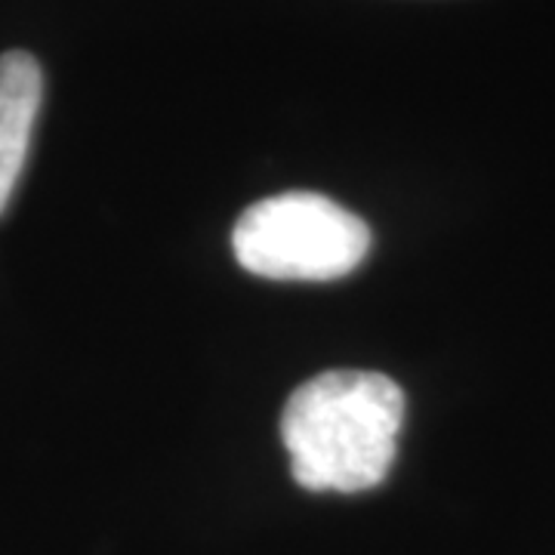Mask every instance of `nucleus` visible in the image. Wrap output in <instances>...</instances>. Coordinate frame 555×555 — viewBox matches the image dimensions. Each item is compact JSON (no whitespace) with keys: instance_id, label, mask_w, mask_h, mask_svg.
Returning a JSON list of instances; mask_svg holds the SVG:
<instances>
[{"instance_id":"2","label":"nucleus","mask_w":555,"mask_h":555,"mask_svg":"<svg viewBox=\"0 0 555 555\" xmlns=\"http://www.w3.org/2000/svg\"><path fill=\"white\" fill-rule=\"evenodd\" d=\"M235 259L272 281H334L356 272L371 229L352 210L315 192H284L247 207L232 229Z\"/></svg>"},{"instance_id":"1","label":"nucleus","mask_w":555,"mask_h":555,"mask_svg":"<svg viewBox=\"0 0 555 555\" xmlns=\"http://www.w3.org/2000/svg\"><path fill=\"white\" fill-rule=\"evenodd\" d=\"M404 392L377 371H324L287 398L281 438L306 491L361 494L386 481L398 454Z\"/></svg>"},{"instance_id":"3","label":"nucleus","mask_w":555,"mask_h":555,"mask_svg":"<svg viewBox=\"0 0 555 555\" xmlns=\"http://www.w3.org/2000/svg\"><path fill=\"white\" fill-rule=\"evenodd\" d=\"M43 100V75L38 60L25 50L0 56V217L20 185L35 120Z\"/></svg>"}]
</instances>
